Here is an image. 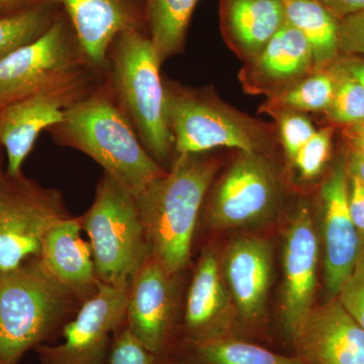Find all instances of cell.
Wrapping results in <instances>:
<instances>
[{"mask_svg": "<svg viewBox=\"0 0 364 364\" xmlns=\"http://www.w3.org/2000/svg\"><path fill=\"white\" fill-rule=\"evenodd\" d=\"M198 0H146V26L161 62L183 51Z\"/></svg>", "mask_w": 364, "mask_h": 364, "instance_id": "603a6c76", "label": "cell"}, {"mask_svg": "<svg viewBox=\"0 0 364 364\" xmlns=\"http://www.w3.org/2000/svg\"><path fill=\"white\" fill-rule=\"evenodd\" d=\"M336 90V74L332 66L314 72L293 87L270 97L264 111L272 114L279 111L325 112L329 109Z\"/></svg>", "mask_w": 364, "mask_h": 364, "instance_id": "484cf974", "label": "cell"}, {"mask_svg": "<svg viewBox=\"0 0 364 364\" xmlns=\"http://www.w3.org/2000/svg\"><path fill=\"white\" fill-rule=\"evenodd\" d=\"M335 298L364 330V248Z\"/></svg>", "mask_w": 364, "mask_h": 364, "instance_id": "f546056e", "label": "cell"}, {"mask_svg": "<svg viewBox=\"0 0 364 364\" xmlns=\"http://www.w3.org/2000/svg\"><path fill=\"white\" fill-rule=\"evenodd\" d=\"M61 196L26 181L0 177V272L39 257L46 234L67 219Z\"/></svg>", "mask_w": 364, "mask_h": 364, "instance_id": "ba28073f", "label": "cell"}, {"mask_svg": "<svg viewBox=\"0 0 364 364\" xmlns=\"http://www.w3.org/2000/svg\"><path fill=\"white\" fill-rule=\"evenodd\" d=\"M80 220L67 219L53 227L43 240L40 263L50 275L72 293L97 286L90 244L81 237Z\"/></svg>", "mask_w": 364, "mask_h": 364, "instance_id": "44dd1931", "label": "cell"}, {"mask_svg": "<svg viewBox=\"0 0 364 364\" xmlns=\"http://www.w3.org/2000/svg\"><path fill=\"white\" fill-rule=\"evenodd\" d=\"M230 296L217 254L205 251L198 261L186 301V326L191 343L237 337L236 323L229 310Z\"/></svg>", "mask_w": 364, "mask_h": 364, "instance_id": "d6986e66", "label": "cell"}, {"mask_svg": "<svg viewBox=\"0 0 364 364\" xmlns=\"http://www.w3.org/2000/svg\"><path fill=\"white\" fill-rule=\"evenodd\" d=\"M315 72L312 50L298 28L284 23L240 72L244 90L274 97Z\"/></svg>", "mask_w": 364, "mask_h": 364, "instance_id": "2e32d148", "label": "cell"}, {"mask_svg": "<svg viewBox=\"0 0 364 364\" xmlns=\"http://www.w3.org/2000/svg\"><path fill=\"white\" fill-rule=\"evenodd\" d=\"M272 114L277 119L280 141L287 157L293 161L296 153L316 133L315 127L304 112L286 109Z\"/></svg>", "mask_w": 364, "mask_h": 364, "instance_id": "f1b7e54d", "label": "cell"}, {"mask_svg": "<svg viewBox=\"0 0 364 364\" xmlns=\"http://www.w3.org/2000/svg\"><path fill=\"white\" fill-rule=\"evenodd\" d=\"M161 65L148 33L132 30L117 36L105 69V80L117 105L144 148L160 165L174 154Z\"/></svg>", "mask_w": 364, "mask_h": 364, "instance_id": "3957f363", "label": "cell"}, {"mask_svg": "<svg viewBox=\"0 0 364 364\" xmlns=\"http://www.w3.org/2000/svg\"><path fill=\"white\" fill-rule=\"evenodd\" d=\"M220 23L228 46L250 61L287 23L284 0H220Z\"/></svg>", "mask_w": 364, "mask_h": 364, "instance_id": "ffe728a7", "label": "cell"}, {"mask_svg": "<svg viewBox=\"0 0 364 364\" xmlns=\"http://www.w3.org/2000/svg\"><path fill=\"white\" fill-rule=\"evenodd\" d=\"M193 345L203 364H306L299 356L277 353L238 337H224Z\"/></svg>", "mask_w": 364, "mask_h": 364, "instance_id": "d4e9b609", "label": "cell"}, {"mask_svg": "<svg viewBox=\"0 0 364 364\" xmlns=\"http://www.w3.org/2000/svg\"><path fill=\"white\" fill-rule=\"evenodd\" d=\"M0 177H1V176H0Z\"/></svg>", "mask_w": 364, "mask_h": 364, "instance_id": "f35d334b", "label": "cell"}, {"mask_svg": "<svg viewBox=\"0 0 364 364\" xmlns=\"http://www.w3.org/2000/svg\"><path fill=\"white\" fill-rule=\"evenodd\" d=\"M220 164L205 153L176 155L170 170L135 196L150 257L171 277L188 263L198 214Z\"/></svg>", "mask_w": 364, "mask_h": 364, "instance_id": "6da1fadb", "label": "cell"}, {"mask_svg": "<svg viewBox=\"0 0 364 364\" xmlns=\"http://www.w3.org/2000/svg\"><path fill=\"white\" fill-rule=\"evenodd\" d=\"M349 212L364 244V184L349 174Z\"/></svg>", "mask_w": 364, "mask_h": 364, "instance_id": "d6a6232c", "label": "cell"}, {"mask_svg": "<svg viewBox=\"0 0 364 364\" xmlns=\"http://www.w3.org/2000/svg\"><path fill=\"white\" fill-rule=\"evenodd\" d=\"M171 275L152 258L132 279L127 301L129 331L159 355L167 343L173 318Z\"/></svg>", "mask_w": 364, "mask_h": 364, "instance_id": "e0dca14e", "label": "cell"}, {"mask_svg": "<svg viewBox=\"0 0 364 364\" xmlns=\"http://www.w3.org/2000/svg\"><path fill=\"white\" fill-rule=\"evenodd\" d=\"M73 293L40 261L0 272V364H18L70 310Z\"/></svg>", "mask_w": 364, "mask_h": 364, "instance_id": "277c9868", "label": "cell"}, {"mask_svg": "<svg viewBox=\"0 0 364 364\" xmlns=\"http://www.w3.org/2000/svg\"><path fill=\"white\" fill-rule=\"evenodd\" d=\"M86 64L90 63L62 11L42 37L0 61V107Z\"/></svg>", "mask_w": 364, "mask_h": 364, "instance_id": "30bf717a", "label": "cell"}, {"mask_svg": "<svg viewBox=\"0 0 364 364\" xmlns=\"http://www.w3.org/2000/svg\"><path fill=\"white\" fill-rule=\"evenodd\" d=\"M342 69L351 74L354 78L358 79L364 88V57L361 56H344L339 57L336 60Z\"/></svg>", "mask_w": 364, "mask_h": 364, "instance_id": "e575fe53", "label": "cell"}, {"mask_svg": "<svg viewBox=\"0 0 364 364\" xmlns=\"http://www.w3.org/2000/svg\"><path fill=\"white\" fill-rule=\"evenodd\" d=\"M163 81L174 156L221 147L264 153L272 138L267 124L225 104L210 90L186 87L169 79Z\"/></svg>", "mask_w": 364, "mask_h": 364, "instance_id": "5b68a950", "label": "cell"}, {"mask_svg": "<svg viewBox=\"0 0 364 364\" xmlns=\"http://www.w3.org/2000/svg\"><path fill=\"white\" fill-rule=\"evenodd\" d=\"M105 75V71L86 64L0 107V144L6 151L7 176H21V166L41 132L59 124L69 109L102 85Z\"/></svg>", "mask_w": 364, "mask_h": 364, "instance_id": "52a82bcc", "label": "cell"}, {"mask_svg": "<svg viewBox=\"0 0 364 364\" xmlns=\"http://www.w3.org/2000/svg\"><path fill=\"white\" fill-rule=\"evenodd\" d=\"M68 16L90 65L105 71L109 48L119 33L147 32L146 0H54Z\"/></svg>", "mask_w": 364, "mask_h": 364, "instance_id": "9a60e30c", "label": "cell"}, {"mask_svg": "<svg viewBox=\"0 0 364 364\" xmlns=\"http://www.w3.org/2000/svg\"><path fill=\"white\" fill-rule=\"evenodd\" d=\"M318 239L310 208L301 205L289 224L284 241L282 321L289 338L314 308Z\"/></svg>", "mask_w": 364, "mask_h": 364, "instance_id": "4fadbf2b", "label": "cell"}, {"mask_svg": "<svg viewBox=\"0 0 364 364\" xmlns=\"http://www.w3.org/2000/svg\"><path fill=\"white\" fill-rule=\"evenodd\" d=\"M42 1L43 0H0V16L25 11Z\"/></svg>", "mask_w": 364, "mask_h": 364, "instance_id": "8d00e7d4", "label": "cell"}, {"mask_svg": "<svg viewBox=\"0 0 364 364\" xmlns=\"http://www.w3.org/2000/svg\"><path fill=\"white\" fill-rule=\"evenodd\" d=\"M62 11L54 0H43L25 11L0 16V61L42 37Z\"/></svg>", "mask_w": 364, "mask_h": 364, "instance_id": "cb8c5ba5", "label": "cell"}, {"mask_svg": "<svg viewBox=\"0 0 364 364\" xmlns=\"http://www.w3.org/2000/svg\"><path fill=\"white\" fill-rule=\"evenodd\" d=\"M343 136L351 151L364 152V123L345 127Z\"/></svg>", "mask_w": 364, "mask_h": 364, "instance_id": "d590c367", "label": "cell"}, {"mask_svg": "<svg viewBox=\"0 0 364 364\" xmlns=\"http://www.w3.org/2000/svg\"><path fill=\"white\" fill-rule=\"evenodd\" d=\"M331 66L336 74V90L326 114L332 122L344 127L364 123L363 86L336 61Z\"/></svg>", "mask_w": 364, "mask_h": 364, "instance_id": "4316f807", "label": "cell"}, {"mask_svg": "<svg viewBox=\"0 0 364 364\" xmlns=\"http://www.w3.org/2000/svg\"><path fill=\"white\" fill-rule=\"evenodd\" d=\"M347 169L350 176L358 177L364 184V152L350 151L347 160Z\"/></svg>", "mask_w": 364, "mask_h": 364, "instance_id": "74e56055", "label": "cell"}, {"mask_svg": "<svg viewBox=\"0 0 364 364\" xmlns=\"http://www.w3.org/2000/svg\"><path fill=\"white\" fill-rule=\"evenodd\" d=\"M279 200L272 162L262 152H240L215 184L208 220L218 230L257 224L272 214Z\"/></svg>", "mask_w": 364, "mask_h": 364, "instance_id": "9c48e42d", "label": "cell"}, {"mask_svg": "<svg viewBox=\"0 0 364 364\" xmlns=\"http://www.w3.org/2000/svg\"><path fill=\"white\" fill-rule=\"evenodd\" d=\"M62 146L81 151L135 196L166 173L139 140L105 80L48 130Z\"/></svg>", "mask_w": 364, "mask_h": 364, "instance_id": "7a4b0ae2", "label": "cell"}, {"mask_svg": "<svg viewBox=\"0 0 364 364\" xmlns=\"http://www.w3.org/2000/svg\"><path fill=\"white\" fill-rule=\"evenodd\" d=\"M320 198L325 284L332 299L350 275L364 248L349 212V173L343 158L323 183Z\"/></svg>", "mask_w": 364, "mask_h": 364, "instance_id": "7c38bea8", "label": "cell"}, {"mask_svg": "<svg viewBox=\"0 0 364 364\" xmlns=\"http://www.w3.org/2000/svg\"><path fill=\"white\" fill-rule=\"evenodd\" d=\"M98 282L130 284L150 258V246L135 198L105 173L90 210L81 219Z\"/></svg>", "mask_w": 364, "mask_h": 364, "instance_id": "8992f818", "label": "cell"}, {"mask_svg": "<svg viewBox=\"0 0 364 364\" xmlns=\"http://www.w3.org/2000/svg\"><path fill=\"white\" fill-rule=\"evenodd\" d=\"M222 268L242 324L258 327L272 280V246L255 237L237 239L230 244Z\"/></svg>", "mask_w": 364, "mask_h": 364, "instance_id": "ac0fdd59", "label": "cell"}, {"mask_svg": "<svg viewBox=\"0 0 364 364\" xmlns=\"http://www.w3.org/2000/svg\"><path fill=\"white\" fill-rule=\"evenodd\" d=\"M339 20L364 11V0H316Z\"/></svg>", "mask_w": 364, "mask_h": 364, "instance_id": "836d02e7", "label": "cell"}, {"mask_svg": "<svg viewBox=\"0 0 364 364\" xmlns=\"http://www.w3.org/2000/svg\"><path fill=\"white\" fill-rule=\"evenodd\" d=\"M333 129L326 127L316 131L312 138L296 153L293 159L294 166L304 179H313L318 176L331 155Z\"/></svg>", "mask_w": 364, "mask_h": 364, "instance_id": "83f0119b", "label": "cell"}, {"mask_svg": "<svg viewBox=\"0 0 364 364\" xmlns=\"http://www.w3.org/2000/svg\"><path fill=\"white\" fill-rule=\"evenodd\" d=\"M107 364H156V355L127 328L114 341Z\"/></svg>", "mask_w": 364, "mask_h": 364, "instance_id": "4dcf8cb0", "label": "cell"}, {"mask_svg": "<svg viewBox=\"0 0 364 364\" xmlns=\"http://www.w3.org/2000/svg\"><path fill=\"white\" fill-rule=\"evenodd\" d=\"M339 51L344 56L364 57V11L340 20Z\"/></svg>", "mask_w": 364, "mask_h": 364, "instance_id": "1f68e13d", "label": "cell"}, {"mask_svg": "<svg viewBox=\"0 0 364 364\" xmlns=\"http://www.w3.org/2000/svg\"><path fill=\"white\" fill-rule=\"evenodd\" d=\"M287 23L298 28L312 50L315 72L340 57V20L316 0H284Z\"/></svg>", "mask_w": 364, "mask_h": 364, "instance_id": "7402d4cb", "label": "cell"}, {"mask_svg": "<svg viewBox=\"0 0 364 364\" xmlns=\"http://www.w3.org/2000/svg\"><path fill=\"white\" fill-rule=\"evenodd\" d=\"M289 339L306 364H364V330L337 298L314 306Z\"/></svg>", "mask_w": 364, "mask_h": 364, "instance_id": "5bb4252c", "label": "cell"}, {"mask_svg": "<svg viewBox=\"0 0 364 364\" xmlns=\"http://www.w3.org/2000/svg\"><path fill=\"white\" fill-rule=\"evenodd\" d=\"M130 284L97 282V291L66 325L64 341L39 349L44 364H105L112 332L126 318Z\"/></svg>", "mask_w": 364, "mask_h": 364, "instance_id": "8fae6325", "label": "cell"}]
</instances>
